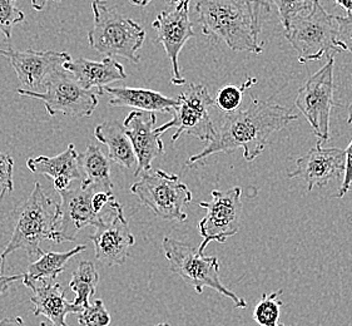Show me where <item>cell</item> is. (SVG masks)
<instances>
[{
    "label": "cell",
    "mask_w": 352,
    "mask_h": 326,
    "mask_svg": "<svg viewBox=\"0 0 352 326\" xmlns=\"http://www.w3.org/2000/svg\"><path fill=\"white\" fill-rule=\"evenodd\" d=\"M285 36L296 50L297 59L301 64L317 62L326 54L330 57L338 52H345L338 41L335 15L329 14L320 0H315L309 14L289 21Z\"/></svg>",
    "instance_id": "obj_5"
},
{
    "label": "cell",
    "mask_w": 352,
    "mask_h": 326,
    "mask_svg": "<svg viewBox=\"0 0 352 326\" xmlns=\"http://www.w3.org/2000/svg\"><path fill=\"white\" fill-rule=\"evenodd\" d=\"M3 53H4V50H0V56H3Z\"/></svg>",
    "instance_id": "obj_43"
},
{
    "label": "cell",
    "mask_w": 352,
    "mask_h": 326,
    "mask_svg": "<svg viewBox=\"0 0 352 326\" xmlns=\"http://www.w3.org/2000/svg\"><path fill=\"white\" fill-rule=\"evenodd\" d=\"M98 281V272L91 261H82L79 263L69 283L71 290L76 294L73 304L80 309L89 305V298L96 295Z\"/></svg>",
    "instance_id": "obj_25"
},
{
    "label": "cell",
    "mask_w": 352,
    "mask_h": 326,
    "mask_svg": "<svg viewBox=\"0 0 352 326\" xmlns=\"http://www.w3.org/2000/svg\"><path fill=\"white\" fill-rule=\"evenodd\" d=\"M352 186V140L349 147L345 151V169H344V181L341 184L340 191L335 195V197H344Z\"/></svg>",
    "instance_id": "obj_34"
},
{
    "label": "cell",
    "mask_w": 352,
    "mask_h": 326,
    "mask_svg": "<svg viewBox=\"0 0 352 326\" xmlns=\"http://www.w3.org/2000/svg\"><path fill=\"white\" fill-rule=\"evenodd\" d=\"M58 224V205L45 195L41 184L36 182L28 199L14 210V230L10 241L0 255V272H4L8 256L16 250H23L29 256L41 257L44 254L41 242L50 240L62 243Z\"/></svg>",
    "instance_id": "obj_2"
},
{
    "label": "cell",
    "mask_w": 352,
    "mask_h": 326,
    "mask_svg": "<svg viewBox=\"0 0 352 326\" xmlns=\"http://www.w3.org/2000/svg\"><path fill=\"white\" fill-rule=\"evenodd\" d=\"M349 117H347V123L349 124H351L352 123V98L350 100V105H349V114H347Z\"/></svg>",
    "instance_id": "obj_40"
},
{
    "label": "cell",
    "mask_w": 352,
    "mask_h": 326,
    "mask_svg": "<svg viewBox=\"0 0 352 326\" xmlns=\"http://www.w3.org/2000/svg\"><path fill=\"white\" fill-rule=\"evenodd\" d=\"M283 290L263 294L254 310V320L260 326H285L280 323L283 301L278 298Z\"/></svg>",
    "instance_id": "obj_26"
},
{
    "label": "cell",
    "mask_w": 352,
    "mask_h": 326,
    "mask_svg": "<svg viewBox=\"0 0 352 326\" xmlns=\"http://www.w3.org/2000/svg\"><path fill=\"white\" fill-rule=\"evenodd\" d=\"M155 326H170L169 324H166V323H162V324H158V325Z\"/></svg>",
    "instance_id": "obj_42"
},
{
    "label": "cell",
    "mask_w": 352,
    "mask_h": 326,
    "mask_svg": "<svg viewBox=\"0 0 352 326\" xmlns=\"http://www.w3.org/2000/svg\"><path fill=\"white\" fill-rule=\"evenodd\" d=\"M27 167L36 175H44L53 180L56 191L69 188V184L76 180L83 181V173L79 166V153L74 144H68L67 149L58 156L30 157L27 160Z\"/></svg>",
    "instance_id": "obj_20"
},
{
    "label": "cell",
    "mask_w": 352,
    "mask_h": 326,
    "mask_svg": "<svg viewBox=\"0 0 352 326\" xmlns=\"http://www.w3.org/2000/svg\"><path fill=\"white\" fill-rule=\"evenodd\" d=\"M152 0H131V3L138 7H147ZM167 3H175L176 0H166Z\"/></svg>",
    "instance_id": "obj_39"
},
{
    "label": "cell",
    "mask_w": 352,
    "mask_h": 326,
    "mask_svg": "<svg viewBox=\"0 0 352 326\" xmlns=\"http://www.w3.org/2000/svg\"><path fill=\"white\" fill-rule=\"evenodd\" d=\"M50 1H60V0H32V8L36 12H42Z\"/></svg>",
    "instance_id": "obj_37"
},
{
    "label": "cell",
    "mask_w": 352,
    "mask_h": 326,
    "mask_svg": "<svg viewBox=\"0 0 352 326\" xmlns=\"http://www.w3.org/2000/svg\"><path fill=\"white\" fill-rule=\"evenodd\" d=\"M340 7L344 8L347 15L352 14V0H333Z\"/></svg>",
    "instance_id": "obj_38"
},
{
    "label": "cell",
    "mask_w": 352,
    "mask_h": 326,
    "mask_svg": "<svg viewBox=\"0 0 352 326\" xmlns=\"http://www.w3.org/2000/svg\"><path fill=\"white\" fill-rule=\"evenodd\" d=\"M242 190L233 187L227 191H212L210 202H199V207L207 210V215L199 222V234L204 241L198 248V252L204 254L211 241L225 243L228 237H232L240 231L242 202Z\"/></svg>",
    "instance_id": "obj_11"
},
{
    "label": "cell",
    "mask_w": 352,
    "mask_h": 326,
    "mask_svg": "<svg viewBox=\"0 0 352 326\" xmlns=\"http://www.w3.org/2000/svg\"><path fill=\"white\" fill-rule=\"evenodd\" d=\"M13 172H14V160L12 156L0 152V199L6 195V192L14 190L13 182Z\"/></svg>",
    "instance_id": "obj_32"
},
{
    "label": "cell",
    "mask_w": 352,
    "mask_h": 326,
    "mask_svg": "<svg viewBox=\"0 0 352 326\" xmlns=\"http://www.w3.org/2000/svg\"><path fill=\"white\" fill-rule=\"evenodd\" d=\"M98 188V186L94 184L85 186L80 184L77 188H67L59 192L62 201L58 205V232L63 242L76 241L77 234L82 228L97 227L104 220L107 213H97L93 206V196Z\"/></svg>",
    "instance_id": "obj_14"
},
{
    "label": "cell",
    "mask_w": 352,
    "mask_h": 326,
    "mask_svg": "<svg viewBox=\"0 0 352 326\" xmlns=\"http://www.w3.org/2000/svg\"><path fill=\"white\" fill-rule=\"evenodd\" d=\"M297 117L287 107L252 97V105L247 109L226 114L213 140L206 143L204 151L190 157L187 164L201 162L216 153H231L239 149H243L245 160L252 162L263 152L270 137L289 122L296 121Z\"/></svg>",
    "instance_id": "obj_1"
},
{
    "label": "cell",
    "mask_w": 352,
    "mask_h": 326,
    "mask_svg": "<svg viewBox=\"0 0 352 326\" xmlns=\"http://www.w3.org/2000/svg\"><path fill=\"white\" fill-rule=\"evenodd\" d=\"M3 57L7 58L14 69L23 87L21 89L30 92H38L53 73L63 69L64 64L72 59L67 52L14 50L10 47L4 50Z\"/></svg>",
    "instance_id": "obj_15"
},
{
    "label": "cell",
    "mask_w": 352,
    "mask_h": 326,
    "mask_svg": "<svg viewBox=\"0 0 352 326\" xmlns=\"http://www.w3.org/2000/svg\"><path fill=\"white\" fill-rule=\"evenodd\" d=\"M315 0H272L278 10L283 29L287 28L289 21L297 17L310 13Z\"/></svg>",
    "instance_id": "obj_28"
},
{
    "label": "cell",
    "mask_w": 352,
    "mask_h": 326,
    "mask_svg": "<svg viewBox=\"0 0 352 326\" xmlns=\"http://www.w3.org/2000/svg\"><path fill=\"white\" fill-rule=\"evenodd\" d=\"M108 93L109 106L131 107L142 112L151 113H172L173 109L179 105V100L169 98L162 93L144 89V88H128V87H109L103 88V94Z\"/></svg>",
    "instance_id": "obj_21"
},
{
    "label": "cell",
    "mask_w": 352,
    "mask_h": 326,
    "mask_svg": "<svg viewBox=\"0 0 352 326\" xmlns=\"http://www.w3.org/2000/svg\"><path fill=\"white\" fill-rule=\"evenodd\" d=\"M131 192L163 220H187L184 208L192 201V192L177 175L162 170L142 173L132 184Z\"/></svg>",
    "instance_id": "obj_7"
},
{
    "label": "cell",
    "mask_w": 352,
    "mask_h": 326,
    "mask_svg": "<svg viewBox=\"0 0 352 326\" xmlns=\"http://www.w3.org/2000/svg\"><path fill=\"white\" fill-rule=\"evenodd\" d=\"M24 285L33 292L30 301L34 305V315L45 316L54 326H68L65 316L83 310L65 298L63 286L56 280L27 281Z\"/></svg>",
    "instance_id": "obj_18"
},
{
    "label": "cell",
    "mask_w": 352,
    "mask_h": 326,
    "mask_svg": "<svg viewBox=\"0 0 352 326\" xmlns=\"http://www.w3.org/2000/svg\"><path fill=\"white\" fill-rule=\"evenodd\" d=\"M0 326H25L24 321L18 316H10V318H4L0 320Z\"/></svg>",
    "instance_id": "obj_36"
},
{
    "label": "cell",
    "mask_w": 352,
    "mask_h": 326,
    "mask_svg": "<svg viewBox=\"0 0 352 326\" xmlns=\"http://www.w3.org/2000/svg\"><path fill=\"white\" fill-rule=\"evenodd\" d=\"M155 113L133 111L128 114L122 124L137 157L134 176H141L142 173L149 172L155 158L164 153L161 135L155 132Z\"/></svg>",
    "instance_id": "obj_16"
},
{
    "label": "cell",
    "mask_w": 352,
    "mask_h": 326,
    "mask_svg": "<svg viewBox=\"0 0 352 326\" xmlns=\"http://www.w3.org/2000/svg\"><path fill=\"white\" fill-rule=\"evenodd\" d=\"M204 36L225 42L236 52L262 53L246 7L237 0H192Z\"/></svg>",
    "instance_id": "obj_3"
},
{
    "label": "cell",
    "mask_w": 352,
    "mask_h": 326,
    "mask_svg": "<svg viewBox=\"0 0 352 326\" xmlns=\"http://www.w3.org/2000/svg\"><path fill=\"white\" fill-rule=\"evenodd\" d=\"M351 188H352V186H351ZM351 224H352V216H351Z\"/></svg>",
    "instance_id": "obj_44"
},
{
    "label": "cell",
    "mask_w": 352,
    "mask_h": 326,
    "mask_svg": "<svg viewBox=\"0 0 352 326\" xmlns=\"http://www.w3.org/2000/svg\"><path fill=\"white\" fill-rule=\"evenodd\" d=\"M338 21V41L345 52H350L352 56V14L347 17L335 15Z\"/></svg>",
    "instance_id": "obj_33"
},
{
    "label": "cell",
    "mask_w": 352,
    "mask_h": 326,
    "mask_svg": "<svg viewBox=\"0 0 352 326\" xmlns=\"http://www.w3.org/2000/svg\"><path fill=\"white\" fill-rule=\"evenodd\" d=\"M24 275H10V276H6V275H0V300L4 296V294L7 292L9 286L18 281V280H23Z\"/></svg>",
    "instance_id": "obj_35"
},
{
    "label": "cell",
    "mask_w": 352,
    "mask_h": 326,
    "mask_svg": "<svg viewBox=\"0 0 352 326\" xmlns=\"http://www.w3.org/2000/svg\"><path fill=\"white\" fill-rule=\"evenodd\" d=\"M345 169V151L340 149H324L318 141L305 156L296 161V170L289 172V178H301L307 184V191L315 186L324 187L332 180L340 177Z\"/></svg>",
    "instance_id": "obj_17"
},
{
    "label": "cell",
    "mask_w": 352,
    "mask_h": 326,
    "mask_svg": "<svg viewBox=\"0 0 352 326\" xmlns=\"http://www.w3.org/2000/svg\"><path fill=\"white\" fill-rule=\"evenodd\" d=\"M21 97L41 100L50 117L60 113L65 117L82 118L92 116L98 107V96L87 91L64 69L56 71L45 83V92H30L19 88Z\"/></svg>",
    "instance_id": "obj_8"
},
{
    "label": "cell",
    "mask_w": 352,
    "mask_h": 326,
    "mask_svg": "<svg viewBox=\"0 0 352 326\" xmlns=\"http://www.w3.org/2000/svg\"><path fill=\"white\" fill-rule=\"evenodd\" d=\"M79 166L83 173L85 186L94 184L106 190H113L111 178V162L102 149L89 144L82 155H79Z\"/></svg>",
    "instance_id": "obj_23"
},
{
    "label": "cell",
    "mask_w": 352,
    "mask_h": 326,
    "mask_svg": "<svg viewBox=\"0 0 352 326\" xmlns=\"http://www.w3.org/2000/svg\"><path fill=\"white\" fill-rule=\"evenodd\" d=\"M63 69L71 73L72 77L87 91L97 89V96H103V88L107 85L127 78L124 67L108 57L100 62L85 58H72L64 64Z\"/></svg>",
    "instance_id": "obj_19"
},
{
    "label": "cell",
    "mask_w": 352,
    "mask_h": 326,
    "mask_svg": "<svg viewBox=\"0 0 352 326\" xmlns=\"http://www.w3.org/2000/svg\"><path fill=\"white\" fill-rule=\"evenodd\" d=\"M242 6H245L252 21L254 36L258 38L262 30L263 21L267 19L268 14L271 12L272 0H237Z\"/></svg>",
    "instance_id": "obj_31"
},
{
    "label": "cell",
    "mask_w": 352,
    "mask_h": 326,
    "mask_svg": "<svg viewBox=\"0 0 352 326\" xmlns=\"http://www.w3.org/2000/svg\"><path fill=\"white\" fill-rule=\"evenodd\" d=\"M179 105L173 109V118L163 126L155 128L158 135H162L170 128H176L172 135V142L184 135L197 137L204 142H210L216 135L217 128L213 126L210 109L214 107V100L204 85H190L178 96Z\"/></svg>",
    "instance_id": "obj_9"
},
{
    "label": "cell",
    "mask_w": 352,
    "mask_h": 326,
    "mask_svg": "<svg viewBox=\"0 0 352 326\" xmlns=\"http://www.w3.org/2000/svg\"><path fill=\"white\" fill-rule=\"evenodd\" d=\"M24 19L25 15L16 7V0H0V32L6 39H12L13 28Z\"/></svg>",
    "instance_id": "obj_29"
},
{
    "label": "cell",
    "mask_w": 352,
    "mask_h": 326,
    "mask_svg": "<svg viewBox=\"0 0 352 326\" xmlns=\"http://www.w3.org/2000/svg\"><path fill=\"white\" fill-rule=\"evenodd\" d=\"M257 79L248 77L246 82L241 87L236 85H226L223 88H221L217 96L214 98V106L219 108L221 111H223L227 113H232L234 111L240 109L242 105V98H243V93L246 92L250 87L256 85Z\"/></svg>",
    "instance_id": "obj_27"
},
{
    "label": "cell",
    "mask_w": 352,
    "mask_h": 326,
    "mask_svg": "<svg viewBox=\"0 0 352 326\" xmlns=\"http://www.w3.org/2000/svg\"><path fill=\"white\" fill-rule=\"evenodd\" d=\"M94 137L108 147V158L124 169L137 166V157L132 143L126 135L123 126L117 122H103L94 128Z\"/></svg>",
    "instance_id": "obj_22"
},
{
    "label": "cell",
    "mask_w": 352,
    "mask_h": 326,
    "mask_svg": "<svg viewBox=\"0 0 352 326\" xmlns=\"http://www.w3.org/2000/svg\"><path fill=\"white\" fill-rule=\"evenodd\" d=\"M41 326H54L53 324H50V323H45V321H43L41 323Z\"/></svg>",
    "instance_id": "obj_41"
},
{
    "label": "cell",
    "mask_w": 352,
    "mask_h": 326,
    "mask_svg": "<svg viewBox=\"0 0 352 326\" xmlns=\"http://www.w3.org/2000/svg\"><path fill=\"white\" fill-rule=\"evenodd\" d=\"M104 220L96 227V232L89 236L94 245L96 259L107 266L123 265L129 256V248L135 243L123 213V207L117 201L113 202Z\"/></svg>",
    "instance_id": "obj_13"
},
{
    "label": "cell",
    "mask_w": 352,
    "mask_h": 326,
    "mask_svg": "<svg viewBox=\"0 0 352 326\" xmlns=\"http://www.w3.org/2000/svg\"><path fill=\"white\" fill-rule=\"evenodd\" d=\"M93 27L88 33V43L93 50L108 58L120 57L138 64L146 30L138 23L126 18L106 0H93Z\"/></svg>",
    "instance_id": "obj_4"
},
{
    "label": "cell",
    "mask_w": 352,
    "mask_h": 326,
    "mask_svg": "<svg viewBox=\"0 0 352 326\" xmlns=\"http://www.w3.org/2000/svg\"><path fill=\"white\" fill-rule=\"evenodd\" d=\"M78 315V323L80 326H109L111 324V315L100 298L85 306Z\"/></svg>",
    "instance_id": "obj_30"
},
{
    "label": "cell",
    "mask_w": 352,
    "mask_h": 326,
    "mask_svg": "<svg viewBox=\"0 0 352 326\" xmlns=\"http://www.w3.org/2000/svg\"><path fill=\"white\" fill-rule=\"evenodd\" d=\"M87 246L78 245L67 252H44L36 263H30L27 274H24L23 283L38 281V280H56L62 272L72 257L83 252Z\"/></svg>",
    "instance_id": "obj_24"
},
{
    "label": "cell",
    "mask_w": 352,
    "mask_h": 326,
    "mask_svg": "<svg viewBox=\"0 0 352 326\" xmlns=\"http://www.w3.org/2000/svg\"><path fill=\"white\" fill-rule=\"evenodd\" d=\"M162 246L170 270L197 294H202L204 287H210L231 298L236 307L246 309V301L221 283L219 259L216 256L207 257L199 254L198 248L170 237L163 239Z\"/></svg>",
    "instance_id": "obj_6"
},
{
    "label": "cell",
    "mask_w": 352,
    "mask_h": 326,
    "mask_svg": "<svg viewBox=\"0 0 352 326\" xmlns=\"http://www.w3.org/2000/svg\"><path fill=\"white\" fill-rule=\"evenodd\" d=\"M190 0H176L172 10L161 12L152 23V28L157 33L155 42L162 44L172 64L170 82L173 85H186V79L179 71L178 58L184 44L196 36L190 19Z\"/></svg>",
    "instance_id": "obj_12"
},
{
    "label": "cell",
    "mask_w": 352,
    "mask_h": 326,
    "mask_svg": "<svg viewBox=\"0 0 352 326\" xmlns=\"http://www.w3.org/2000/svg\"><path fill=\"white\" fill-rule=\"evenodd\" d=\"M333 54L329 57L324 67L316 72L298 89L296 107L310 123L314 135L321 142L330 138V116L332 107L338 106L333 100Z\"/></svg>",
    "instance_id": "obj_10"
}]
</instances>
